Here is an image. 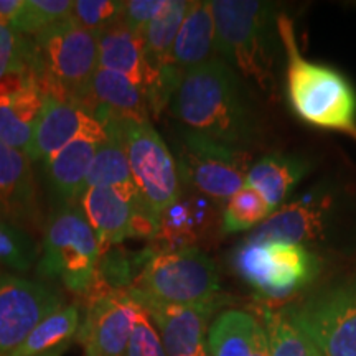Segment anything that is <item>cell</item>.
Masks as SVG:
<instances>
[{
    "instance_id": "obj_1",
    "label": "cell",
    "mask_w": 356,
    "mask_h": 356,
    "mask_svg": "<svg viewBox=\"0 0 356 356\" xmlns=\"http://www.w3.org/2000/svg\"><path fill=\"white\" fill-rule=\"evenodd\" d=\"M170 111L186 131L246 149L259 132L251 92L221 58L185 71Z\"/></svg>"
},
{
    "instance_id": "obj_2",
    "label": "cell",
    "mask_w": 356,
    "mask_h": 356,
    "mask_svg": "<svg viewBox=\"0 0 356 356\" xmlns=\"http://www.w3.org/2000/svg\"><path fill=\"white\" fill-rule=\"evenodd\" d=\"M211 10L221 60L261 91L273 92L284 48L277 8L257 0H211Z\"/></svg>"
},
{
    "instance_id": "obj_3",
    "label": "cell",
    "mask_w": 356,
    "mask_h": 356,
    "mask_svg": "<svg viewBox=\"0 0 356 356\" xmlns=\"http://www.w3.org/2000/svg\"><path fill=\"white\" fill-rule=\"evenodd\" d=\"M279 33L287 55V96L293 113L310 126L345 132L356 140V92L348 79L300 55L286 15H279Z\"/></svg>"
},
{
    "instance_id": "obj_4",
    "label": "cell",
    "mask_w": 356,
    "mask_h": 356,
    "mask_svg": "<svg viewBox=\"0 0 356 356\" xmlns=\"http://www.w3.org/2000/svg\"><path fill=\"white\" fill-rule=\"evenodd\" d=\"M97 58V33L74 24L70 15L29 43V65L43 95L70 97L86 109Z\"/></svg>"
},
{
    "instance_id": "obj_5",
    "label": "cell",
    "mask_w": 356,
    "mask_h": 356,
    "mask_svg": "<svg viewBox=\"0 0 356 356\" xmlns=\"http://www.w3.org/2000/svg\"><path fill=\"white\" fill-rule=\"evenodd\" d=\"M99 256V244L81 204L56 208L44 229L37 274L61 280L70 292L84 297L95 284Z\"/></svg>"
},
{
    "instance_id": "obj_6",
    "label": "cell",
    "mask_w": 356,
    "mask_h": 356,
    "mask_svg": "<svg viewBox=\"0 0 356 356\" xmlns=\"http://www.w3.org/2000/svg\"><path fill=\"white\" fill-rule=\"evenodd\" d=\"M131 289L172 305L218 304L221 299L218 267L198 248L155 252Z\"/></svg>"
},
{
    "instance_id": "obj_7",
    "label": "cell",
    "mask_w": 356,
    "mask_h": 356,
    "mask_svg": "<svg viewBox=\"0 0 356 356\" xmlns=\"http://www.w3.org/2000/svg\"><path fill=\"white\" fill-rule=\"evenodd\" d=\"M236 273L259 296L282 300L314 282L320 261L309 248L289 241H244L233 257Z\"/></svg>"
},
{
    "instance_id": "obj_8",
    "label": "cell",
    "mask_w": 356,
    "mask_h": 356,
    "mask_svg": "<svg viewBox=\"0 0 356 356\" xmlns=\"http://www.w3.org/2000/svg\"><path fill=\"white\" fill-rule=\"evenodd\" d=\"M109 119L122 140L134 184L149 210L159 220L181 195L178 163L149 119Z\"/></svg>"
},
{
    "instance_id": "obj_9",
    "label": "cell",
    "mask_w": 356,
    "mask_h": 356,
    "mask_svg": "<svg viewBox=\"0 0 356 356\" xmlns=\"http://www.w3.org/2000/svg\"><path fill=\"white\" fill-rule=\"evenodd\" d=\"M251 154L241 147L222 144L197 132L185 131L181 137L178 172L200 195L222 203L246 184Z\"/></svg>"
},
{
    "instance_id": "obj_10",
    "label": "cell",
    "mask_w": 356,
    "mask_h": 356,
    "mask_svg": "<svg viewBox=\"0 0 356 356\" xmlns=\"http://www.w3.org/2000/svg\"><path fill=\"white\" fill-rule=\"evenodd\" d=\"M289 317L322 356H356V277L312 297Z\"/></svg>"
},
{
    "instance_id": "obj_11",
    "label": "cell",
    "mask_w": 356,
    "mask_h": 356,
    "mask_svg": "<svg viewBox=\"0 0 356 356\" xmlns=\"http://www.w3.org/2000/svg\"><path fill=\"white\" fill-rule=\"evenodd\" d=\"M79 204L95 231L101 254L126 239H152L157 231L159 220L144 200H131L113 188L88 186Z\"/></svg>"
},
{
    "instance_id": "obj_12",
    "label": "cell",
    "mask_w": 356,
    "mask_h": 356,
    "mask_svg": "<svg viewBox=\"0 0 356 356\" xmlns=\"http://www.w3.org/2000/svg\"><path fill=\"white\" fill-rule=\"evenodd\" d=\"M63 305L60 292L51 286L19 275H0V356L15 350Z\"/></svg>"
},
{
    "instance_id": "obj_13",
    "label": "cell",
    "mask_w": 356,
    "mask_h": 356,
    "mask_svg": "<svg viewBox=\"0 0 356 356\" xmlns=\"http://www.w3.org/2000/svg\"><path fill=\"white\" fill-rule=\"evenodd\" d=\"M86 315L79 325L78 341L91 345L101 356H124L142 307L131 289L106 291L84 297Z\"/></svg>"
},
{
    "instance_id": "obj_14",
    "label": "cell",
    "mask_w": 356,
    "mask_h": 356,
    "mask_svg": "<svg viewBox=\"0 0 356 356\" xmlns=\"http://www.w3.org/2000/svg\"><path fill=\"white\" fill-rule=\"evenodd\" d=\"M88 137L104 142L108 139L104 127L89 111L70 97L47 95L42 113L33 129V139L26 157L48 162L70 142Z\"/></svg>"
},
{
    "instance_id": "obj_15",
    "label": "cell",
    "mask_w": 356,
    "mask_h": 356,
    "mask_svg": "<svg viewBox=\"0 0 356 356\" xmlns=\"http://www.w3.org/2000/svg\"><path fill=\"white\" fill-rule=\"evenodd\" d=\"M0 220L25 231L42 229L43 215L32 160L20 150L0 144Z\"/></svg>"
},
{
    "instance_id": "obj_16",
    "label": "cell",
    "mask_w": 356,
    "mask_h": 356,
    "mask_svg": "<svg viewBox=\"0 0 356 356\" xmlns=\"http://www.w3.org/2000/svg\"><path fill=\"white\" fill-rule=\"evenodd\" d=\"M333 208L330 191H320L282 204L256 228L248 241H289L305 246L327 233Z\"/></svg>"
},
{
    "instance_id": "obj_17",
    "label": "cell",
    "mask_w": 356,
    "mask_h": 356,
    "mask_svg": "<svg viewBox=\"0 0 356 356\" xmlns=\"http://www.w3.org/2000/svg\"><path fill=\"white\" fill-rule=\"evenodd\" d=\"M131 292L157 327L167 356H198L207 343L208 320L218 304L172 305L147 299L132 289Z\"/></svg>"
},
{
    "instance_id": "obj_18",
    "label": "cell",
    "mask_w": 356,
    "mask_h": 356,
    "mask_svg": "<svg viewBox=\"0 0 356 356\" xmlns=\"http://www.w3.org/2000/svg\"><path fill=\"white\" fill-rule=\"evenodd\" d=\"M102 142L79 137L44 162V172L56 208L79 204L88 186V173Z\"/></svg>"
},
{
    "instance_id": "obj_19",
    "label": "cell",
    "mask_w": 356,
    "mask_h": 356,
    "mask_svg": "<svg viewBox=\"0 0 356 356\" xmlns=\"http://www.w3.org/2000/svg\"><path fill=\"white\" fill-rule=\"evenodd\" d=\"M88 111L101 126L109 118L147 121L150 115L145 92L124 74L104 68L92 76Z\"/></svg>"
},
{
    "instance_id": "obj_20",
    "label": "cell",
    "mask_w": 356,
    "mask_h": 356,
    "mask_svg": "<svg viewBox=\"0 0 356 356\" xmlns=\"http://www.w3.org/2000/svg\"><path fill=\"white\" fill-rule=\"evenodd\" d=\"M97 68L124 74L145 92L150 71L145 60L144 37L140 33L132 32L119 19L97 33Z\"/></svg>"
},
{
    "instance_id": "obj_21",
    "label": "cell",
    "mask_w": 356,
    "mask_h": 356,
    "mask_svg": "<svg viewBox=\"0 0 356 356\" xmlns=\"http://www.w3.org/2000/svg\"><path fill=\"white\" fill-rule=\"evenodd\" d=\"M211 220L210 198L188 197L180 198L167 208L159 218L157 231L150 246L155 252L173 251V249L195 248L202 233Z\"/></svg>"
},
{
    "instance_id": "obj_22",
    "label": "cell",
    "mask_w": 356,
    "mask_h": 356,
    "mask_svg": "<svg viewBox=\"0 0 356 356\" xmlns=\"http://www.w3.org/2000/svg\"><path fill=\"white\" fill-rule=\"evenodd\" d=\"M213 51H215V19H213L211 2L208 0L190 2L173 43L172 63L178 70L188 71L211 60Z\"/></svg>"
},
{
    "instance_id": "obj_23",
    "label": "cell",
    "mask_w": 356,
    "mask_h": 356,
    "mask_svg": "<svg viewBox=\"0 0 356 356\" xmlns=\"http://www.w3.org/2000/svg\"><path fill=\"white\" fill-rule=\"evenodd\" d=\"M309 172V163L299 157L270 154L249 168L246 184L264 197L270 210L277 211L293 188Z\"/></svg>"
},
{
    "instance_id": "obj_24",
    "label": "cell",
    "mask_w": 356,
    "mask_h": 356,
    "mask_svg": "<svg viewBox=\"0 0 356 356\" xmlns=\"http://www.w3.org/2000/svg\"><path fill=\"white\" fill-rule=\"evenodd\" d=\"M102 127L108 134V139L97 147L88 173V186H106V188L119 191L131 200H142L139 190L132 180L127 155L118 129L111 119L102 122Z\"/></svg>"
},
{
    "instance_id": "obj_25",
    "label": "cell",
    "mask_w": 356,
    "mask_h": 356,
    "mask_svg": "<svg viewBox=\"0 0 356 356\" xmlns=\"http://www.w3.org/2000/svg\"><path fill=\"white\" fill-rule=\"evenodd\" d=\"M188 7V0H167L165 7L145 26L142 37H144L145 60L147 65H149L150 81H152L157 70L172 63L170 56L173 43H175L177 33L180 30Z\"/></svg>"
},
{
    "instance_id": "obj_26",
    "label": "cell",
    "mask_w": 356,
    "mask_h": 356,
    "mask_svg": "<svg viewBox=\"0 0 356 356\" xmlns=\"http://www.w3.org/2000/svg\"><path fill=\"white\" fill-rule=\"evenodd\" d=\"M81 325L78 305H63L48 315L22 343L3 356H40L73 341Z\"/></svg>"
},
{
    "instance_id": "obj_27",
    "label": "cell",
    "mask_w": 356,
    "mask_h": 356,
    "mask_svg": "<svg viewBox=\"0 0 356 356\" xmlns=\"http://www.w3.org/2000/svg\"><path fill=\"white\" fill-rule=\"evenodd\" d=\"M257 320L241 310L222 312L208 330L211 356H252Z\"/></svg>"
},
{
    "instance_id": "obj_28",
    "label": "cell",
    "mask_w": 356,
    "mask_h": 356,
    "mask_svg": "<svg viewBox=\"0 0 356 356\" xmlns=\"http://www.w3.org/2000/svg\"><path fill=\"white\" fill-rule=\"evenodd\" d=\"M270 215L273 210L259 191L244 185L226 202L221 216V231L225 234H234L252 229L262 225Z\"/></svg>"
},
{
    "instance_id": "obj_29",
    "label": "cell",
    "mask_w": 356,
    "mask_h": 356,
    "mask_svg": "<svg viewBox=\"0 0 356 356\" xmlns=\"http://www.w3.org/2000/svg\"><path fill=\"white\" fill-rule=\"evenodd\" d=\"M266 333L270 356H317L318 350L302 333L291 317L264 309Z\"/></svg>"
},
{
    "instance_id": "obj_30",
    "label": "cell",
    "mask_w": 356,
    "mask_h": 356,
    "mask_svg": "<svg viewBox=\"0 0 356 356\" xmlns=\"http://www.w3.org/2000/svg\"><path fill=\"white\" fill-rule=\"evenodd\" d=\"M71 0H24L10 29L19 35H37L70 15Z\"/></svg>"
},
{
    "instance_id": "obj_31",
    "label": "cell",
    "mask_w": 356,
    "mask_h": 356,
    "mask_svg": "<svg viewBox=\"0 0 356 356\" xmlns=\"http://www.w3.org/2000/svg\"><path fill=\"white\" fill-rule=\"evenodd\" d=\"M38 257L40 249L32 236L0 220V264L15 273H26Z\"/></svg>"
},
{
    "instance_id": "obj_32",
    "label": "cell",
    "mask_w": 356,
    "mask_h": 356,
    "mask_svg": "<svg viewBox=\"0 0 356 356\" xmlns=\"http://www.w3.org/2000/svg\"><path fill=\"white\" fill-rule=\"evenodd\" d=\"M124 2L115 0H76L71 7L70 19L89 32L99 33L122 17Z\"/></svg>"
},
{
    "instance_id": "obj_33",
    "label": "cell",
    "mask_w": 356,
    "mask_h": 356,
    "mask_svg": "<svg viewBox=\"0 0 356 356\" xmlns=\"http://www.w3.org/2000/svg\"><path fill=\"white\" fill-rule=\"evenodd\" d=\"M35 126L15 108L0 97V144L20 150L26 155L33 139Z\"/></svg>"
},
{
    "instance_id": "obj_34",
    "label": "cell",
    "mask_w": 356,
    "mask_h": 356,
    "mask_svg": "<svg viewBox=\"0 0 356 356\" xmlns=\"http://www.w3.org/2000/svg\"><path fill=\"white\" fill-rule=\"evenodd\" d=\"M124 356H167L157 328L154 327L152 320L144 309L136 320V327Z\"/></svg>"
},
{
    "instance_id": "obj_35",
    "label": "cell",
    "mask_w": 356,
    "mask_h": 356,
    "mask_svg": "<svg viewBox=\"0 0 356 356\" xmlns=\"http://www.w3.org/2000/svg\"><path fill=\"white\" fill-rule=\"evenodd\" d=\"M29 63V42L10 26L0 25V79L17 66Z\"/></svg>"
},
{
    "instance_id": "obj_36",
    "label": "cell",
    "mask_w": 356,
    "mask_h": 356,
    "mask_svg": "<svg viewBox=\"0 0 356 356\" xmlns=\"http://www.w3.org/2000/svg\"><path fill=\"white\" fill-rule=\"evenodd\" d=\"M167 0H131L124 2L121 20L132 32L144 33L145 26L165 7Z\"/></svg>"
},
{
    "instance_id": "obj_37",
    "label": "cell",
    "mask_w": 356,
    "mask_h": 356,
    "mask_svg": "<svg viewBox=\"0 0 356 356\" xmlns=\"http://www.w3.org/2000/svg\"><path fill=\"white\" fill-rule=\"evenodd\" d=\"M24 0H0V25L10 26L19 15Z\"/></svg>"
},
{
    "instance_id": "obj_38",
    "label": "cell",
    "mask_w": 356,
    "mask_h": 356,
    "mask_svg": "<svg viewBox=\"0 0 356 356\" xmlns=\"http://www.w3.org/2000/svg\"><path fill=\"white\" fill-rule=\"evenodd\" d=\"M252 356H270L269 353V341H267L266 328L261 323H257L254 333V350Z\"/></svg>"
},
{
    "instance_id": "obj_39",
    "label": "cell",
    "mask_w": 356,
    "mask_h": 356,
    "mask_svg": "<svg viewBox=\"0 0 356 356\" xmlns=\"http://www.w3.org/2000/svg\"><path fill=\"white\" fill-rule=\"evenodd\" d=\"M71 343H73V341H68V343H63V345H61V346H58V348L51 350V351H48V353H43V355H40V356H63V355L66 353V351L70 350Z\"/></svg>"
},
{
    "instance_id": "obj_40",
    "label": "cell",
    "mask_w": 356,
    "mask_h": 356,
    "mask_svg": "<svg viewBox=\"0 0 356 356\" xmlns=\"http://www.w3.org/2000/svg\"><path fill=\"white\" fill-rule=\"evenodd\" d=\"M84 346V356H101L99 353H97V351L92 348L91 345H83Z\"/></svg>"
},
{
    "instance_id": "obj_41",
    "label": "cell",
    "mask_w": 356,
    "mask_h": 356,
    "mask_svg": "<svg viewBox=\"0 0 356 356\" xmlns=\"http://www.w3.org/2000/svg\"><path fill=\"white\" fill-rule=\"evenodd\" d=\"M198 356H211V353H210V350H208V345H207V343H204V345H203V348L200 350Z\"/></svg>"
},
{
    "instance_id": "obj_42",
    "label": "cell",
    "mask_w": 356,
    "mask_h": 356,
    "mask_svg": "<svg viewBox=\"0 0 356 356\" xmlns=\"http://www.w3.org/2000/svg\"><path fill=\"white\" fill-rule=\"evenodd\" d=\"M317 356H322V353H320V351H318V353H317Z\"/></svg>"
},
{
    "instance_id": "obj_43",
    "label": "cell",
    "mask_w": 356,
    "mask_h": 356,
    "mask_svg": "<svg viewBox=\"0 0 356 356\" xmlns=\"http://www.w3.org/2000/svg\"><path fill=\"white\" fill-rule=\"evenodd\" d=\"M2 274H3V273H0V275H2Z\"/></svg>"
}]
</instances>
